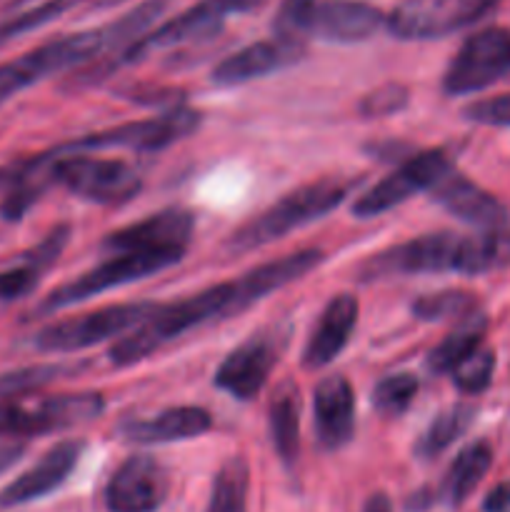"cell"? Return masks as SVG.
<instances>
[{"label":"cell","mask_w":510,"mask_h":512,"mask_svg":"<svg viewBox=\"0 0 510 512\" xmlns=\"http://www.w3.org/2000/svg\"><path fill=\"white\" fill-rule=\"evenodd\" d=\"M158 305L160 303H153V300L105 305V308L93 310V313L75 315V318L45 325L43 330L35 333L33 343L43 353H78V350L93 348V345L113 340L118 335L123 338L135 325L150 318Z\"/></svg>","instance_id":"ba28073f"},{"label":"cell","mask_w":510,"mask_h":512,"mask_svg":"<svg viewBox=\"0 0 510 512\" xmlns=\"http://www.w3.org/2000/svg\"><path fill=\"white\" fill-rule=\"evenodd\" d=\"M485 330H488V320L483 313H470L465 318L458 320L453 330L430 350L428 355V370L435 375H448L463 363L468 355H473L475 350L483 345Z\"/></svg>","instance_id":"d4e9b609"},{"label":"cell","mask_w":510,"mask_h":512,"mask_svg":"<svg viewBox=\"0 0 510 512\" xmlns=\"http://www.w3.org/2000/svg\"><path fill=\"white\" fill-rule=\"evenodd\" d=\"M315 435L325 450H340L355 433V393L348 378L328 375L313 390Z\"/></svg>","instance_id":"ac0fdd59"},{"label":"cell","mask_w":510,"mask_h":512,"mask_svg":"<svg viewBox=\"0 0 510 512\" xmlns=\"http://www.w3.org/2000/svg\"><path fill=\"white\" fill-rule=\"evenodd\" d=\"M405 105H408V88L400 83H385L360 100V113L368 118H385L400 113Z\"/></svg>","instance_id":"d6a6232c"},{"label":"cell","mask_w":510,"mask_h":512,"mask_svg":"<svg viewBox=\"0 0 510 512\" xmlns=\"http://www.w3.org/2000/svg\"><path fill=\"white\" fill-rule=\"evenodd\" d=\"M20 5V3H23V0H0V5Z\"/></svg>","instance_id":"ab89813d"},{"label":"cell","mask_w":510,"mask_h":512,"mask_svg":"<svg viewBox=\"0 0 510 512\" xmlns=\"http://www.w3.org/2000/svg\"><path fill=\"white\" fill-rule=\"evenodd\" d=\"M68 240L70 225H58L35 248L20 255V260L13 268L0 270V303H13V300H20L28 293H33L45 270L60 258Z\"/></svg>","instance_id":"7402d4cb"},{"label":"cell","mask_w":510,"mask_h":512,"mask_svg":"<svg viewBox=\"0 0 510 512\" xmlns=\"http://www.w3.org/2000/svg\"><path fill=\"white\" fill-rule=\"evenodd\" d=\"M88 3L93 5V8H113V5L125 3V0H88Z\"/></svg>","instance_id":"f35d334b"},{"label":"cell","mask_w":510,"mask_h":512,"mask_svg":"<svg viewBox=\"0 0 510 512\" xmlns=\"http://www.w3.org/2000/svg\"><path fill=\"white\" fill-rule=\"evenodd\" d=\"M225 5H228L230 15L233 13H253V10L263 8L268 0H223Z\"/></svg>","instance_id":"8d00e7d4"},{"label":"cell","mask_w":510,"mask_h":512,"mask_svg":"<svg viewBox=\"0 0 510 512\" xmlns=\"http://www.w3.org/2000/svg\"><path fill=\"white\" fill-rule=\"evenodd\" d=\"M320 263H323L320 250H298V253H290L285 258L258 265V268L248 270V273L235 280L210 285V288L200 290L190 298L158 305L150 318L135 325L130 333H125L110 348V360L120 368L140 363V360L150 358L155 350L173 343L175 338H180L188 330L240 313L248 305L263 300L273 290H280L293 283V280L303 278L305 273H310Z\"/></svg>","instance_id":"6da1fadb"},{"label":"cell","mask_w":510,"mask_h":512,"mask_svg":"<svg viewBox=\"0 0 510 512\" xmlns=\"http://www.w3.org/2000/svg\"><path fill=\"white\" fill-rule=\"evenodd\" d=\"M383 25V13L360 0H283L273 20L275 35L290 43H303L305 35L328 43H360Z\"/></svg>","instance_id":"5b68a950"},{"label":"cell","mask_w":510,"mask_h":512,"mask_svg":"<svg viewBox=\"0 0 510 512\" xmlns=\"http://www.w3.org/2000/svg\"><path fill=\"white\" fill-rule=\"evenodd\" d=\"M195 228V215L185 208H165L148 218L105 235L103 250H185Z\"/></svg>","instance_id":"5bb4252c"},{"label":"cell","mask_w":510,"mask_h":512,"mask_svg":"<svg viewBox=\"0 0 510 512\" xmlns=\"http://www.w3.org/2000/svg\"><path fill=\"white\" fill-rule=\"evenodd\" d=\"M490 463H493V450L483 440L463 448L458 453V458L453 460V465L448 468V473H445L438 495L450 508L463 505L470 498V493L478 488L480 480L488 475Z\"/></svg>","instance_id":"cb8c5ba5"},{"label":"cell","mask_w":510,"mask_h":512,"mask_svg":"<svg viewBox=\"0 0 510 512\" xmlns=\"http://www.w3.org/2000/svg\"><path fill=\"white\" fill-rule=\"evenodd\" d=\"M105 410L100 393L20 395L0 403V438H35L90 423Z\"/></svg>","instance_id":"8992f818"},{"label":"cell","mask_w":510,"mask_h":512,"mask_svg":"<svg viewBox=\"0 0 510 512\" xmlns=\"http://www.w3.org/2000/svg\"><path fill=\"white\" fill-rule=\"evenodd\" d=\"M275 363H278V350L273 340L265 335H253L225 355L215 370L213 383L230 398L253 400L268 383Z\"/></svg>","instance_id":"2e32d148"},{"label":"cell","mask_w":510,"mask_h":512,"mask_svg":"<svg viewBox=\"0 0 510 512\" xmlns=\"http://www.w3.org/2000/svg\"><path fill=\"white\" fill-rule=\"evenodd\" d=\"M450 170H453V160L440 148L410 155L393 173L385 175L380 183H375L368 193L355 200L353 215L375 218V215L388 213L390 208L405 203L420 190H433V185Z\"/></svg>","instance_id":"7c38bea8"},{"label":"cell","mask_w":510,"mask_h":512,"mask_svg":"<svg viewBox=\"0 0 510 512\" xmlns=\"http://www.w3.org/2000/svg\"><path fill=\"white\" fill-rule=\"evenodd\" d=\"M85 440H63L53 445L38 463L0 490V508H20L58 490L78 468Z\"/></svg>","instance_id":"9a60e30c"},{"label":"cell","mask_w":510,"mask_h":512,"mask_svg":"<svg viewBox=\"0 0 510 512\" xmlns=\"http://www.w3.org/2000/svg\"><path fill=\"white\" fill-rule=\"evenodd\" d=\"M415 395H418V378L415 375H388L373 388V408L388 418L403 415L415 400Z\"/></svg>","instance_id":"4dcf8cb0"},{"label":"cell","mask_w":510,"mask_h":512,"mask_svg":"<svg viewBox=\"0 0 510 512\" xmlns=\"http://www.w3.org/2000/svg\"><path fill=\"white\" fill-rule=\"evenodd\" d=\"M498 0H403L390 13L388 28L400 40H435L463 30L488 15Z\"/></svg>","instance_id":"8fae6325"},{"label":"cell","mask_w":510,"mask_h":512,"mask_svg":"<svg viewBox=\"0 0 510 512\" xmlns=\"http://www.w3.org/2000/svg\"><path fill=\"white\" fill-rule=\"evenodd\" d=\"M493 373H495L493 350L480 345V348L475 350L473 355H468V358H465L450 375H453V383L460 393L478 395L493 383Z\"/></svg>","instance_id":"1f68e13d"},{"label":"cell","mask_w":510,"mask_h":512,"mask_svg":"<svg viewBox=\"0 0 510 512\" xmlns=\"http://www.w3.org/2000/svg\"><path fill=\"white\" fill-rule=\"evenodd\" d=\"M200 120L203 118H200L198 110L175 105V108L165 110V113L155 115V118L133 120V123L98 130V133H90L80 140H70V143L58 145V148L68 150V153H90V150L110 148L153 153V150H163L168 145L193 135L200 128Z\"/></svg>","instance_id":"9c48e42d"},{"label":"cell","mask_w":510,"mask_h":512,"mask_svg":"<svg viewBox=\"0 0 510 512\" xmlns=\"http://www.w3.org/2000/svg\"><path fill=\"white\" fill-rule=\"evenodd\" d=\"M350 190H353V183L340 178H323L300 185V188L290 190L288 195L275 200L263 213L235 228L228 238V250L230 253H248V250L265 248V245L285 238L290 230H298L313 220L325 218L330 210H335L348 198Z\"/></svg>","instance_id":"277c9868"},{"label":"cell","mask_w":510,"mask_h":512,"mask_svg":"<svg viewBox=\"0 0 510 512\" xmlns=\"http://www.w3.org/2000/svg\"><path fill=\"white\" fill-rule=\"evenodd\" d=\"M165 8H168V0H143L133 10L120 15L118 20L48 40L20 58L5 60L0 63V100L13 98L20 90L40 83L50 75L90 63L108 50L123 48V45L128 48L133 40L143 35V30H148V25H153L165 13Z\"/></svg>","instance_id":"7a4b0ae2"},{"label":"cell","mask_w":510,"mask_h":512,"mask_svg":"<svg viewBox=\"0 0 510 512\" xmlns=\"http://www.w3.org/2000/svg\"><path fill=\"white\" fill-rule=\"evenodd\" d=\"M63 373H70V368L55 363L25 365V368L0 373V403L10 398H20V395L35 393V390L45 388V385L63 378Z\"/></svg>","instance_id":"f1b7e54d"},{"label":"cell","mask_w":510,"mask_h":512,"mask_svg":"<svg viewBox=\"0 0 510 512\" xmlns=\"http://www.w3.org/2000/svg\"><path fill=\"white\" fill-rule=\"evenodd\" d=\"M410 310H413L415 318L428 320V323L460 320L478 310V298L473 293H465V290H438V293H428L415 300Z\"/></svg>","instance_id":"83f0119b"},{"label":"cell","mask_w":510,"mask_h":512,"mask_svg":"<svg viewBox=\"0 0 510 512\" xmlns=\"http://www.w3.org/2000/svg\"><path fill=\"white\" fill-rule=\"evenodd\" d=\"M510 73V33L505 28H483L470 35L443 75L448 95H470L490 88Z\"/></svg>","instance_id":"30bf717a"},{"label":"cell","mask_w":510,"mask_h":512,"mask_svg":"<svg viewBox=\"0 0 510 512\" xmlns=\"http://www.w3.org/2000/svg\"><path fill=\"white\" fill-rule=\"evenodd\" d=\"M433 198L443 205L448 213H453L455 218L465 220L470 225H480V228H498L508 220L503 205L488 193V190L478 188L475 183H470L465 175L455 173V168L450 173H445L438 183L433 185Z\"/></svg>","instance_id":"44dd1931"},{"label":"cell","mask_w":510,"mask_h":512,"mask_svg":"<svg viewBox=\"0 0 510 512\" xmlns=\"http://www.w3.org/2000/svg\"><path fill=\"white\" fill-rule=\"evenodd\" d=\"M303 53V43H290L278 35L273 40H258V43L245 45L220 60L213 70V83L220 88H235V85L250 83V80L263 78L273 70L295 63Z\"/></svg>","instance_id":"e0dca14e"},{"label":"cell","mask_w":510,"mask_h":512,"mask_svg":"<svg viewBox=\"0 0 510 512\" xmlns=\"http://www.w3.org/2000/svg\"><path fill=\"white\" fill-rule=\"evenodd\" d=\"M23 455H25V445H20V443L0 445V475H3L5 470L13 468V465L18 463Z\"/></svg>","instance_id":"d590c367"},{"label":"cell","mask_w":510,"mask_h":512,"mask_svg":"<svg viewBox=\"0 0 510 512\" xmlns=\"http://www.w3.org/2000/svg\"><path fill=\"white\" fill-rule=\"evenodd\" d=\"M170 475L150 455H130L105 485L108 512H155L165 503Z\"/></svg>","instance_id":"4fadbf2b"},{"label":"cell","mask_w":510,"mask_h":512,"mask_svg":"<svg viewBox=\"0 0 510 512\" xmlns=\"http://www.w3.org/2000/svg\"><path fill=\"white\" fill-rule=\"evenodd\" d=\"M80 3H88V0H43V3L35 5V8L25 10V13L20 15H13V18H8L5 23H0V43L20 38V35L30 33V30L43 28V25L53 23V20H58L60 15H65L68 10H73L75 5Z\"/></svg>","instance_id":"f546056e"},{"label":"cell","mask_w":510,"mask_h":512,"mask_svg":"<svg viewBox=\"0 0 510 512\" xmlns=\"http://www.w3.org/2000/svg\"><path fill=\"white\" fill-rule=\"evenodd\" d=\"M505 265H510V235L430 233L370 255L358 275L360 280L423 273L480 275Z\"/></svg>","instance_id":"3957f363"},{"label":"cell","mask_w":510,"mask_h":512,"mask_svg":"<svg viewBox=\"0 0 510 512\" xmlns=\"http://www.w3.org/2000/svg\"><path fill=\"white\" fill-rule=\"evenodd\" d=\"M463 115L473 123L495 125V128H510V93L498 95V98H485L478 103H470Z\"/></svg>","instance_id":"836d02e7"},{"label":"cell","mask_w":510,"mask_h":512,"mask_svg":"<svg viewBox=\"0 0 510 512\" xmlns=\"http://www.w3.org/2000/svg\"><path fill=\"white\" fill-rule=\"evenodd\" d=\"M250 468L243 455L225 460L213 478L205 512H248Z\"/></svg>","instance_id":"484cf974"},{"label":"cell","mask_w":510,"mask_h":512,"mask_svg":"<svg viewBox=\"0 0 510 512\" xmlns=\"http://www.w3.org/2000/svg\"><path fill=\"white\" fill-rule=\"evenodd\" d=\"M358 298L350 293H340L330 300L320 313L313 333L303 350V365L308 370H320L333 363L345 345L350 343L355 325H358Z\"/></svg>","instance_id":"d6986e66"},{"label":"cell","mask_w":510,"mask_h":512,"mask_svg":"<svg viewBox=\"0 0 510 512\" xmlns=\"http://www.w3.org/2000/svg\"><path fill=\"white\" fill-rule=\"evenodd\" d=\"M210 428H213V418L208 410L195 408V405H178V408L160 410L153 418L125 420L120 425V435L135 445H165L200 438Z\"/></svg>","instance_id":"ffe728a7"},{"label":"cell","mask_w":510,"mask_h":512,"mask_svg":"<svg viewBox=\"0 0 510 512\" xmlns=\"http://www.w3.org/2000/svg\"><path fill=\"white\" fill-rule=\"evenodd\" d=\"M185 250H125V253H113V258L103 260L100 265L90 268L88 273L78 275L70 283H63L53 293L45 295L43 303L38 305V315L55 313V310L70 308L83 300L95 298L105 290L123 288V285L143 280L148 275L160 273L170 265L180 263Z\"/></svg>","instance_id":"52a82bcc"},{"label":"cell","mask_w":510,"mask_h":512,"mask_svg":"<svg viewBox=\"0 0 510 512\" xmlns=\"http://www.w3.org/2000/svg\"><path fill=\"white\" fill-rule=\"evenodd\" d=\"M475 420V408L473 405H450L443 413H438V418L428 425L420 440L415 443V455L420 460H433L438 458L443 450H448L460 435H465V430L473 425Z\"/></svg>","instance_id":"4316f807"},{"label":"cell","mask_w":510,"mask_h":512,"mask_svg":"<svg viewBox=\"0 0 510 512\" xmlns=\"http://www.w3.org/2000/svg\"><path fill=\"white\" fill-rule=\"evenodd\" d=\"M268 428L273 448L285 465H295L300 455V393L290 380L275 388L268 405Z\"/></svg>","instance_id":"603a6c76"},{"label":"cell","mask_w":510,"mask_h":512,"mask_svg":"<svg viewBox=\"0 0 510 512\" xmlns=\"http://www.w3.org/2000/svg\"><path fill=\"white\" fill-rule=\"evenodd\" d=\"M363 512H393V510H390V500L385 498L383 493H375L370 495V500L365 503Z\"/></svg>","instance_id":"74e56055"},{"label":"cell","mask_w":510,"mask_h":512,"mask_svg":"<svg viewBox=\"0 0 510 512\" xmlns=\"http://www.w3.org/2000/svg\"><path fill=\"white\" fill-rule=\"evenodd\" d=\"M483 512H510V480L490 490L483 500Z\"/></svg>","instance_id":"e575fe53"}]
</instances>
